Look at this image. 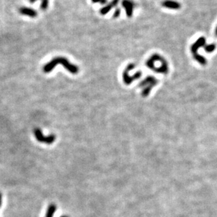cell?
Instances as JSON below:
<instances>
[{"mask_svg": "<svg viewBox=\"0 0 217 217\" xmlns=\"http://www.w3.org/2000/svg\"><path fill=\"white\" fill-rule=\"evenodd\" d=\"M36 1L38 0H29V2L31 4H33L34 2H35ZM42 3L40 5V9L42 11H45V10L47 9L48 6H49V0H41Z\"/></svg>", "mask_w": 217, "mask_h": 217, "instance_id": "11", "label": "cell"}, {"mask_svg": "<svg viewBox=\"0 0 217 217\" xmlns=\"http://www.w3.org/2000/svg\"><path fill=\"white\" fill-rule=\"evenodd\" d=\"M135 64L134 63H129L124 69V73H123V80H124V83L126 85H130L135 80H138L141 77L142 73L140 71L135 73L133 75H130L128 73L135 69Z\"/></svg>", "mask_w": 217, "mask_h": 217, "instance_id": "3", "label": "cell"}, {"mask_svg": "<svg viewBox=\"0 0 217 217\" xmlns=\"http://www.w3.org/2000/svg\"><path fill=\"white\" fill-rule=\"evenodd\" d=\"M158 83V81L156 78L151 75H149L145 78L139 84V87L142 89V96L144 97H147L150 93L151 90Z\"/></svg>", "mask_w": 217, "mask_h": 217, "instance_id": "2", "label": "cell"}, {"mask_svg": "<svg viewBox=\"0 0 217 217\" xmlns=\"http://www.w3.org/2000/svg\"><path fill=\"white\" fill-rule=\"evenodd\" d=\"M118 3H119V0H112L109 3H108L107 5H106V6H104L103 8H102V9H100V14H101L102 15H106V14L111 11L113 8L116 7Z\"/></svg>", "mask_w": 217, "mask_h": 217, "instance_id": "8", "label": "cell"}, {"mask_svg": "<svg viewBox=\"0 0 217 217\" xmlns=\"http://www.w3.org/2000/svg\"><path fill=\"white\" fill-rule=\"evenodd\" d=\"M161 5L167 9L173 10L180 9L181 7V4L176 1H174V0H164L161 3Z\"/></svg>", "mask_w": 217, "mask_h": 217, "instance_id": "7", "label": "cell"}, {"mask_svg": "<svg viewBox=\"0 0 217 217\" xmlns=\"http://www.w3.org/2000/svg\"><path fill=\"white\" fill-rule=\"evenodd\" d=\"M58 64H61L69 72L72 74H77L79 71V69L76 65L73 64L67 59L66 57H57L52 59L50 62L46 63L43 67V71L44 73H50L53 71L56 66Z\"/></svg>", "mask_w": 217, "mask_h": 217, "instance_id": "1", "label": "cell"}, {"mask_svg": "<svg viewBox=\"0 0 217 217\" xmlns=\"http://www.w3.org/2000/svg\"><path fill=\"white\" fill-rule=\"evenodd\" d=\"M215 35H216L217 37V26L216 28V30H215Z\"/></svg>", "mask_w": 217, "mask_h": 217, "instance_id": "17", "label": "cell"}, {"mask_svg": "<svg viewBox=\"0 0 217 217\" xmlns=\"http://www.w3.org/2000/svg\"><path fill=\"white\" fill-rule=\"evenodd\" d=\"M121 9H118V8H116V9H115V11H114V15H113V17L115 18H117L120 16L121 15Z\"/></svg>", "mask_w": 217, "mask_h": 217, "instance_id": "14", "label": "cell"}, {"mask_svg": "<svg viewBox=\"0 0 217 217\" xmlns=\"http://www.w3.org/2000/svg\"><path fill=\"white\" fill-rule=\"evenodd\" d=\"M93 3H100L101 5H106L107 1L106 0H92Z\"/></svg>", "mask_w": 217, "mask_h": 217, "instance_id": "15", "label": "cell"}, {"mask_svg": "<svg viewBox=\"0 0 217 217\" xmlns=\"http://www.w3.org/2000/svg\"><path fill=\"white\" fill-rule=\"evenodd\" d=\"M2 205V194L0 193V206Z\"/></svg>", "mask_w": 217, "mask_h": 217, "instance_id": "16", "label": "cell"}, {"mask_svg": "<svg viewBox=\"0 0 217 217\" xmlns=\"http://www.w3.org/2000/svg\"><path fill=\"white\" fill-rule=\"evenodd\" d=\"M192 56H193L194 60L197 61L198 63H200V64L202 65V66H205L206 63H207V61H206L205 57H204L203 56H202V55L197 54V53L195 54H193Z\"/></svg>", "mask_w": 217, "mask_h": 217, "instance_id": "10", "label": "cell"}, {"mask_svg": "<svg viewBox=\"0 0 217 217\" xmlns=\"http://www.w3.org/2000/svg\"><path fill=\"white\" fill-rule=\"evenodd\" d=\"M204 49L206 52L211 53V52H213L215 50V49H216V45H215L214 44H205L204 47Z\"/></svg>", "mask_w": 217, "mask_h": 217, "instance_id": "13", "label": "cell"}, {"mask_svg": "<svg viewBox=\"0 0 217 217\" xmlns=\"http://www.w3.org/2000/svg\"><path fill=\"white\" fill-rule=\"evenodd\" d=\"M34 135L37 140L40 142H44L46 144L51 145L55 141L56 137L54 135H50L49 136H44L40 128H36L34 130Z\"/></svg>", "mask_w": 217, "mask_h": 217, "instance_id": "4", "label": "cell"}, {"mask_svg": "<svg viewBox=\"0 0 217 217\" xmlns=\"http://www.w3.org/2000/svg\"><path fill=\"white\" fill-rule=\"evenodd\" d=\"M206 44V39L204 37H201V38H198L196 42L192 44L190 47V50L192 55L195 54L197 53V50H199L200 47H204V45Z\"/></svg>", "mask_w": 217, "mask_h": 217, "instance_id": "6", "label": "cell"}, {"mask_svg": "<svg viewBox=\"0 0 217 217\" xmlns=\"http://www.w3.org/2000/svg\"><path fill=\"white\" fill-rule=\"evenodd\" d=\"M20 13L22 15L29 16L30 18H35L38 16V12L32 8L28 7H20L19 9Z\"/></svg>", "mask_w": 217, "mask_h": 217, "instance_id": "9", "label": "cell"}, {"mask_svg": "<svg viewBox=\"0 0 217 217\" xmlns=\"http://www.w3.org/2000/svg\"><path fill=\"white\" fill-rule=\"evenodd\" d=\"M56 210V206H55L54 204H51V205L49 206L48 209H47V215L46 217H52L53 214Z\"/></svg>", "mask_w": 217, "mask_h": 217, "instance_id": "12", "label": "cell"}, {"mask_svg": "<svg viewBox=\"0 0 217 217\" xmlns=\"http://www.w3.org/2000/svg\"><path fill=\"white\" fill-rule=\"evenodd\" d=\"M122 7L124 8L126 11V16L128 18H130L133 16V13L135 7V3L132 0H123L121 2Z\"/></svg>", "mask_w": 217, "mask_h": 217, "instance_id": "5", "label": "cell"}]
</instances>
